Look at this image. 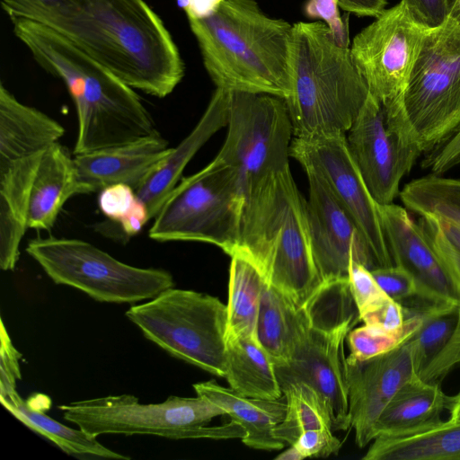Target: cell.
Segmentation results:
<instances>
[{
  "mask_svg": "<svg viewBox=\"0 0 460 460\" xmlns=\"http://www.w3.org/2000/svg\"><path fill=\"white\" fill-rule=\"evenodd\" d=\"M58 31L133 89L164 98L184 65L160 17L144 0H73L39 22Z\"/></svg>",
  "mask_w": 460,
  "mask_h": 460,
  "instance_id": "1",
  "label": "cell"
},
{
  "mask_svg": "<svg viewBox=\"0 0 460 460\" xmlns=\"http://www.w3.org/2000/svg\"><path fill=\"white\" fill-rule=\"evenodd\" d=\"M11 21L15 36L43 69L64 82L73 99L78 121L75 155L158 133L133 88L66 37L33 20Z\"/></svg>",
  "mask_w": 460,
  "mask_h": 460,
  "instance_id": "2",
  "label": "cell"
},
{
  "mask_svg": "<svg viewBox=\"0 0 460 460\" xmlns=\"http://www.w3.org/2000/svg\"><path fill=\"white\" fill-rule=\"evenodd\" d=\"M188 21L217 88L288 97L293 24L257 0H224L211 15Z\"/></svg>",
  "mask_w": 460,
  "mask_h": 460,
  "instance_id": "3",
  "label": "cell"
},
{
  "mask_svg": "<svg viewBox=\"0 0 460 460\" xmlns=\"http://www.w3.org/2000/svg\"><path fill=\"white\" fill-rule=\"evenodd\" d=\"M234 252L255 262L297 307L323 285L311 247L306 200L290 167L263 177L244 194Z\"/></svg>",
  "mask_w": 460,
  "mask_h": 460,
  "instance_id": "4",
  "label": "cell"
},
{
  "mask_svg": "<svg viewBox=\"0 0 460 460\" xmlns=\"http://www.w3.org/2000/svg\"><path fill=\"white\" fill-rule=\"evenodd\" d=\"M290 73L285 102L296 138L346 134L371 93L349 46L322 21L293 24Z\"/></svg>",
  "mask_w": 460,
  "mask_h": 460,
  "instance_id": "5",
  "label": "cell"
},
{
  "mask_svg": "<svg viewBox=\"0 0 460 460\" xmlns=\"http://www.w3.org/2000/svg\"><path fill=\"white\" fill-rule=\"evenodd\" d=\"M427 30L400 2L362 29L349 47L371 94L382 106L389 132L413 162L422 153L406 113L404 93Z\"/></svg>",
  "mask_w": 460,
  "mask_h": 460,
  "instance_id": "6",
  "label": "cell"
},
{
  "mask_svg": "<svg viewBox=\"0 0 460 460\" xmlns=\"http://www.w3.org/2000/svg\"><path fill=\"white\" fill-rule=\"evenodd\" d=\"M64 419L84 432L154 435L171 439H243L244 429L231 420L223 426L208 427L225 411L209 400L172 395L160 403L142 404L132 394L109 395L58 406Z\"/></svg>",
  "mask_w": 460,
  "mask_h": 460,
  "instance_id": "7",
  "label": "cell"
},
{
  "mask_svg": "<svg viewBox=\"0 0 460 460\" xmlns=\"http://www.w3.org/2000/svg\"><path fill=\"white\" fill-rule=\"evenodd\" d=\"M125 314L171 356L225 377L227 306L217 297L173 287Z\"/></svg>",
  "mask_w": 460,
  "mask_h": 460,
  "instance_id": "8",
  "label": "cell"
},
{
  "mask_svg": "<svg viewBox=\"0 0 460 460\" xmlns=\"http://www.w3.org/2000/svg\"><path fill=\"white\" fill-rule=\"evenodd\" d=\"M243 204L236 173L215 157L178 182L154 217L148 235L157 242L208 243L231 256Z\"/></svg>",
  "mask_w": 460,
  "mask_h": 460,
  "instance_id": "9",
  "label": "cell"
},
{
  "mask_svg": "<svg viewBox=\"0 0 460 460\" xmlns=\"http://www.w3.org/2000/svg\"><path fill=\"white\" fill-rule=\"evenodd\" d=\"M25 251L54 283L81 290L98 302L134 304L174 287L169 271L126 264L79 239L37 237Z\"/></svg>",
  "mask_w": 460,
  "mask_h": 460,
  "instance_id": "10",
  "label": "cell"
},
{
  "mask_svg": "<svg viewBox=\"0 0 460 460\" xmlns=\"http://www.w3.org/2000/svg\"><path fill=\"white\" fill-rule=\"evenodd\" d=\"M406 113L421 153L460 129V26L447 20L428 29L404 93Z\"/></svg>",
  "mask_w": 460,
  "mask_h": 460,
  "instance_id": "11",
  "label": "cell"
},
{
  "mask_svg": "<svg viewBox=\"0 0 460 460\" xmlns=\"http://www.w3.org/2000/svg\"><path fill=\"white\" fill-rule=\"evenodd\" d=\"M227 135L217 155L244 196L263 177L289 167L293 127L283 98L229 91Z\"/></svg>",
  "mask_w": 460,
  "mask_h": 460,
  "instance_id": "12",
  "label": "cell"
},
{
  "mask_svg": "<svg viewBox=\"0 0 460 460\" xmlns=\"http://www.w3.org/2000/svg\"><path fill=\"white\" fill-rule=\"evenodd\" d=\"M290 155L304 170H313L323 178L336 200L365 237L377 268L394 265L382 227L379 204L349 154L346 134L294 137Z\"/></svg>",
  "mask_w": 460,
  "mask_h": 460,
  "instance_id": "13",
  "label": "cell"
},
{
  "mask_svg": "<svg viewBox=\"0 0 460 460\" xmlns=\"http://www.w3.org/2000/svg\"><path fill=\"white\" fill-rule=\"evenodd\" d=\"M352 329L314 328L303 309L291 357L286 364L275 366L280 387L303 382L320 394L331 415L333 430L350 428L343 344Z\"/></svg>",
  "mask_w": 460,
  "mask_h": 460,
  "instance_id": "14",
  "label": "cell"
},
{
  "mask_svg": "<svg viewBox=\"0 0 460 460\" xmlns=\"http://www.w3.org/2000/svg\"><path fill=\"white\" fill-rule=\"evenodd\" d=\"M309 182L306 200L311 247L319 275L324 282L349 279L351 262L369 270L377 268L365 237L336 200L323 178L305 170Z\"/></svg>",
  "mask_w": 460,
  "mask_h": 460,
  "instance_id": "15",
  "label": "cell"
},
{
  "mask_svg": "<svg viewBox=\"0 0 460 460\" xmlns=\"http://www.w3.org/2000/svg\"><path fill=\"white\" fill-rule=\"evenodd\" d=\"M350 428L363 448L374 440V427L380 414L409 381L419 377L410 339L385 354L366 360L345 358Z\"/></svg>",
  "mask_w": 460,
  "mask_h": 460,
  "instance_id": "16",
  "label": "cell"
},
{
  "mask_svg": "<svg viewBox=\"0 0 460 460\" xmlns=\"http://www.w3.org/2000/svg\"><path fill=\"white\" fill-rule=\"evenodd\" d=\"M347 133L348 149L371 195L379 205L394 203L414 164L389 132L382 106L371 93Z\"/></svg>",
  "mask_w": 460,
  "mask_h": 460,
  "instance_id": "17",
  "label": "cell"
},
{
  "mask_svg": "<svg viewBox=\"0 0 460 460\" xmlns=\"http://www.w3.org/2000/svg\"><path fill=\"white\" fill-rule=\"evenodd\" d=\"M379 212L394 265L413 276L417 297L432 303H459L447 271L409 210L391 203L379 205Z\"/></svg>",
  "mask_w": 460,
  "mask_h": 460,
  "instance_id": "18",
  "label": "cell"
},
{
  "mask_svg": "<svg viewBox=\"0 0 460 460\" xmlns=\"http://www.w3.org/2000/svg\"><path fill=\"white\" fill-rule=\"evenodd\" d=\"M172 148L156 133L122 146L75 155L74 161L87 193L115 184H126L136 190Z\"/></svg>",
  "mask_w": 460,
  "mask_h": 460,
  "instance_id": "19",
  "label": "cell"
},
{
  "mask_svg": "<svg viewBox=\"0 0 460 460\" xmlns=\"http://www.w3.org/2000/svg\"><path fill=\"white\" fill-rule=\"evenodd\" d=\"M230 92L217 88L193 129L172 147L165 159L136 190L146 207L150 218L155 217L169 194L180 181L183 170L198 151L219 129L227 126Z\"/></svg>",
  "mask_w": 460,
  "mask_h": 460,
  "instance_id": "20",
  "label": "cell"
},
{
  "mask_svg": "<svg viewBox=\"0 0 460 460\" xmlns=\"http://www.w3.org/2000/svg\"><path fill=\"white\" fill-rule=\"evenodd\" d=\"M64 134L60 123L22 103L0 84V167L43 152Z\"/></svg>",
  "mask_w": 460,
  "mask_h": 460,
  "instance_id": "21",
  "label": "cell"
},
{
  "mask_svg": "<svg viewBox=\"0 0 460 460\" xmlns=\"http://www.w3.org/2000/svg\"><path fill=\"white\" fill-rule=\"evenodd\" d=\"M87 194L66 147L58 142L43 151L32 183L28 228L49 230L68 199Z\"/></svg>",
  "mask_w": 460,
  "mask_h": 460,
  "instance_id": "22",
  "label": "cell"
},
{
  "mask_svg": "<svg viewBox=\"0 0 460 460\" xmlns=\"http://www.w3.org/2000/svg\"><path fill=\"white\" fill-rule=\"evenodd\" d=\"M193 388L197 395L222 408L231 420L244 429L246 436L242 441L246 446L261 450H279L285 447L273 432L286 414L284 394L274 400L247 397L214 380L194 384Z\"/></svg>",
  "mask_w": 460,
  "mask_h": 460,
  "instance_id": "23",
  "label": "cell"
},
{
  "mask_svg": "<svg viewBox=\"0 0 460 460\" xmlns=\"http://www.w3.org/2000/svg\"><path fill=\"white\" fill-rule=\"evenodd\" d=\"M43 152L0 167V267L15 268L28 228L30 197Z\"/></svg>",
  "mask_w": 460,
  "mask_h": 460,
  "instance_id": "24",
  "label": "cell"
},
{
  "mask_svg": "<svg viewBox=\"0 0 460 460\" xmlns=\"http://www.w3.org/2000/svg\"><path fill=\"white\" fill-rule=\"evenodd\" d=\"M448 395L439 383L417 377L403 385L385 406L374 427L377 436L403 437L427 430L442 420Z\"/></svg>",
  "mask_w": 460,
  "mask_h": 460,
  "instance_id": "25",
  "label": "cell"
},
{
  "mask_svg": "<svg viewBox=\"0 0 460 460\" xmlns=\"http://www.w3.org/2000/svg\"><path fill=\"white\" fill-rule=\"evenodd\" d=\"M225 378L243 396L274 400L283 395L275 365L256 337H226Z\"/></svg>",
  "mask_w": 460,
  "mask_h": 460,
  "instance_id": "26",
  "label": "cell"
},
{
  "mask_svg": "<svg viewBox=\"0 0 460 460\" xmlns=\"http://www.w3.org/2000/svg\"><path fill=\"white\" fill-rule=\"evenodd\" d=\"M364 460H460V420L403 437L377 436Z\"/></svg>",
  "mask_w": 460,
  "mask_h": 460,
  "instance_id": "27",
  "label": "cell"
},
{
  "mask_svg": "<svg viewBox=\"0 0 460 460\" xmlns=\"http://www.w3.org/2000/svg\"><path fill=\"white\" fill-rule=\"evenodd\" d=\"M302 315V307H297L266 279L260 302L256 338L275 366L289 360Z\"/></svg>",
  "mask_w": 460,
  "mask_h": 460,
  "instance_id": "28",
  "label": "cell"
},
{
  "mask_svg": "<svg viewBox=\"0 0 460 460\" xmlns=\"http://www.w3.org/2000/svg\"><path fill=\"white\" fill-rule=\"evenodd\" d=\"M0 401L3 406L22 424L51 441L68 455L107 459H130V456L104 447L96 439V437L80 429H75L62 424L43 411L32 408L17 392L0 396Z\"/></svg>",
  "mask_w": 460,
  "mask_h": 460,
  "instance_id": "29",
  "label": "cell"
},
{
  "mask_svg": "<svg viewBox=\"0 0 460 460\" xmlns=\"http://www.w3.org/2000/svg\"><path fill=\"white\" fill-rule=\"evenodd\" d=\"M231 257L226 337H256V324L266 277L248 257Z\"/></svg>",
  "mask_w": 460,
  "mask_h": 460,
  "instance_id": "30",
  "label": "cell"
},
{
  "mask_svg": "<svg viewBox=\"0 0 460 460\" xmlns=\"http://www.w3.org/2000/svg\"><path fill=\"white\" fill-rule=\"evenodd\" d=\"M399 197L420 217L434 216L460 226V179L430 173L405 184Z\"/></svg>",
  "mask_w": 460,
  "mask_h": 460,
  "instance_id": "31",
  "label": "cell"
},
{
  "mask_svg": "<svg viewBox=\"0 0 460 460\" xmlns=\"http://www.w3.org/2000/svg\"><path fill=\"white\" fill-rule=\"evenodd\" d=\"M281 390L287 401V411L284 420L273 431L279 440L293 445L304 431L332 429L329 411L314 388L303 382H291L281 385Z\"/></svg>",
  "mask_w": 460,
  "mask_h": 460,
  "instance_id": "32",
  "label": "cell"
},
{
  "mask_svg": "<svg viewBox=\"0 0 460 460\" xmlns=\"http://www.w3.org/2000/svg\"><path fill=\"white\" fill-rule=\"evenodd\" d=\"M459 303H432L420 298L408 307L420 310L423 321L410 338L412 343L418 376L426 364L443 348L457 320Z\"/></svg>",
  "mask_w": 460,
  "mask_h": 460,
  "instance_id": "33",
  "label": "cell"
},
{
  "mask_svg": "<svg viewBox=\"0 0 460 460\" xmlns=\"http://www.w3.org/2000/svg\"><path fill=\"white\" fill-rule=\"evenodd\" d=\"M302 308L309 324L323 331L353 328L360 321L349 279L323 283Z\"/></svg>",
  "mask_w": 460,
  "mask_h": 460,
  "instance_id": "34",
  "label": "cell"
},
{
  "mask_svg": "<svg viewBox=\"0 0 460 460\" xmlns=\"http://www.w3.org/2000/svg\"><path fill=\"white\" fill-rule=\"evenodd\" d=\"M403 307L406 317L396 331L388 332L367 324L352 329L346 337L350 351L348 357L366 360L392 351L406 342L419 330L423 317L420 310Z\"/></svg>",
  "mask_w": 460,
  "mask_h": 460,
  "instance_id": "35",
  "label": "cell"
},
{
  "mask_svg": "<svg viewBox=\"0 0 460 460\" xmlns=\"http://www.w3.org/2000/svg\"><path fill=\"white\" fill-rule=\"evenodd\" d=\"M98 205L102 214L119 226L127 239L138 234L150 219L148 210L136 190L126 184L101 190Z\"/></svg>",
  "mask_w": 460,
  "mask_h": 460,
  "instance_id": "36",
  "label": "cell"
},
{
  "mask_svg": "<svg viewBox=\"0 0 460 460\" xmlns=\"http://www.w3.org/2000/svg\"><path fill=\"white\" fill-rule=\"evenodd\" d=\"M418 223L447 271L460 303V251L444 235L435 217L421 216Z\"/></svg>",
  "mask_w": 460,
  "mask_h": 460,
  "instance_id": "37",
  "label": "cell"
},
{
  "mask_svg": "<svg viewBox=\"0 0 460 460\" xmlns=\"http://www.w3.org/2000/svg\"><path fill=\"white\" fill-rule=\"evenodd\" d=\"M349 284L359 317L389 298L371 271L360 263L351 262L349 270Z\"/></svg>",
  "mask_w": 460,
  "mask_h": 460,
  "instance_id": "38",
  "label": "cell"
},
{
  "mask_svg": "<svg viewBox=\"0 0 460 460\" xmlns=\"http://www.w3.org/2000/svg\"><path fill=\"white\" fill-rule=\"evenodd\" d=\"M460 365V303L454 330L443 348L426 364L419 378L426 382L440 381L456 366Z\"/></svg>",
  "mask_w": 460,
  "mask_h": 460,
  "instance_id": "39",
  "label": "cell"
},
{
  "mask_svg": "<svg viewBox=\"0 0 460 460\" xmlns=\"http://www.w3.org/2000/svg\"><path fill=\"white\" fill-rule=\"evenodd\" d=\"M370 271L380 288L393 300L402 302L418 296L416 280L403 267L392 265Z\"/></svg>",
  "mask_w": 460,
  "mask_h": 460,
  "instance_id": "40",
  "label": "cell"
},
{
  "mask_svg": "<svg viewBox=\"0 0 460 460\" xmlns=\"http://www.w3.org/2000/svg\"><path fill=\"white\" fill-rule=\"evenodd\" d=\"M73 0H2L4 11L11 18L21 17L36 22L59 14L66 10Z\"/></svg>",
  "mask_w": 460,
  "mask_h": 460,
  "instance_id": "41",
  "label": "cell"
},
{
  "mask_svg": "<svg viewBox=\"0 0 460 460\" xmlns=\"http://www.w3.org/2000/svg\"><path fill=\"white\" fill-rule=\"evenodd\" d=\"M0 337V396H5L17 392L16 383L22 379L19 364L22 354L13 345L3 320Z\"/></svg>",
  "mask_w": 460,
  "mask_h": 460,
  "instance_id": "42",
  "label": "cell"
},
{
  "mask_svg": "<svg viewBox=\"0 0 460 460\" xmlns=\"http://www.w3.org/2000/svg\"><path fill=\"white\" fill-rule=\"evenodd\" d=\"M290 446H294L304 459L337 454L341 447V442L333 435L332 429H314L301 433Z\"/></svg>",
  "mask_w": 460,
  "mask_h": 460,
  "instance_id": "43",
  "label": "cell"
},
{
  "mask_svg": "<svg viewBox=\"0 0 460 460\" xmlns=\"http://www.w3.org/2000/svg\"><path fill=\"white\" fill-rule=\"evenodd\" d=\"M304 10L307 17L323 22L340 44H349L348 24L340 14L337 0H307Z\"/></svg>",
  "mask_w": 460,
  "mask_h": 460,
  "instance_id": "44",
  "label": "cell"
},
{
  "mask_svg": "<svg viewBox=\"0 0 460 460\" xmlns=\"http://www.w3.org/2000/svg\"><path fill=\"white\" fill-rule=\"evenodd\" d=\"M410 15L426 29L444 24L449 17L451 0H401Z\"/></svg>",
  "mask_w": 460,
  "mask_h": 460,
  "instance_id": "45",
  "label": "cell"
},
{
  "mask_svg": "<svg viewBox=\"0 0 460 460\" xmlns=\"http://www.w3.org/2000/svg\"><path fill=\"white\" fill-rule=\"evenodd\" d=\"M406 313L402 303L388 298L360 315V321L385 331L394 332L402 327Z\"/></svg>",
  "mask_w": 460,
  "mask_h": 460,
  "instance_id": "46",
  "label": "cell"
},
{
  "mask_svg": "<svg viewBox=\"0 0 460 460\" xmlns=\"http://www.w3.org/2000/svg\"><path fill=\"white\" fill-rule=\"evenodd\" d=\"M460 165V129L438 149L429 153L423 166L431 173L443 174Z\"/></svg>",
  "mask_w": 460,
  "mask_h": 460,
  "instance_id": "47",
  "label": "cell"
},
{
  "mask_svg": "<svg viewBox=\"0 0 460 460\" xmlns=\"http://www.w3.org/2000/svg\"><path fill=\"white\" fill-rule=\"evenodd\" d=\"M339 7L358 16L376 18L385 10L387 0H337Z\"/></svg>",
  "mask_w": 460,
  "mask_h": 460,
  "instance_id": "48",
  "label": "cell"
},
{
  "mask_svg": "<svg viewBox=\"0 0 460 460\" xmlns=\"http://www.w3.org/2000/svg\"><path fill=\"white\" fill-rule=\"evenodd\" d=\"M224 0H176L188 20L202 19L211 15Z\"/></svg>",
  "mask_w": 460,
  "mask_h": 460,
  "instance_id": "49",
  "label": "cell"
},
{
  "mask_svg": "<svg viewBox=\"0 0 460 460\" xmlns=\"http://www.w3.org/2000/svg\"><path fill=\"white\" fill-rule=\"evenodd\" d=\"M435 217L440 230L447 240L460 251V226L456 224L447 221L445 219L431 216Z\"/></svg>",
  "mask_w": 460,
  "mask_h": 460,
  "instance_id": "50",
  "label": "cell"
},
{
  "mask_svg": "<svg viewBox=\"0 0 460 460\" xmlns=\"http://www.w3.org/2000/svg\"><path fill=\"white\" fill-rule=\"evenodd\" d=\"M447 410L450 420H460V391L454 396H448Z\"/></svg>",
  "mask_w": 460,
  "mask_h": 460,
  "instance_id": "51",
  "label": "cell"
},
{
  "mask_svg": "<svg viewBox=\"0 0 460 460\" xmlns=\"http://www.w3.org/2000/svg\"><path fill=\"white\" fill-rule=\"evenodd\" d=\"M448 20L460 26V0H451Z\"/></svg>",
  "mask_w": 460,
  "mask_h": 460,
  "instance_id": "52",
  "label": "cell"
},
{
  "mask_svg": "<svg viewBox=\"0 0 460 460\" xmlns=\"http://www.w3.org/2000/svg\"><path fill=\"white\" fill-rule=\"evenodd\" d=\"M276 459L283 460H301L303 459L299 452L294 446H290L288 449L281 453Z\"/></svg>",
  "mask_w": 460,
  "mask_h": 460,
  "instance_id": "53",
  "label": "cell"
}]
</instances>
